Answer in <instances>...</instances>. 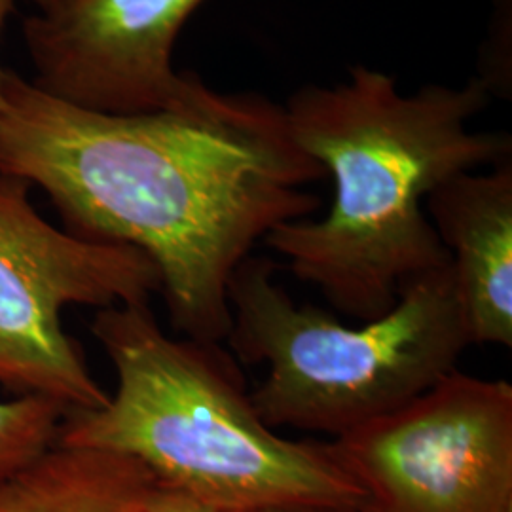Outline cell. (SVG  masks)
<instances>
[{"label": "cell", "instance_id": "cell-1", "mask_svg": "<svg viewBox=\"0 0 512 512\" xmlns=\"http://www.w3.org/2000/svg\"><path fill=\"white\" fill-rule=\"evenodd\" d=\"M0 173L37 186L84 238L141 251L173 325L220 344L228 285L277 226L308 219L323 169L294 143L283 105L215 93L198 109H78L4 71Z\"/></svg>", "mask_w": 512, "mask_h": 512}, {"label": "cell", "instance_id": "cell-2", "mask_svg": "<svg viewBox=\"0 0 512 512\" xmlns=\"http://www.w3.org/2000/svg\"><path fill=\"white\" fill-rule=\"evenodd\" d=\"M490 99L478 76L404 93L366 65L294 92L283 105L294 143L332 177L334 194L321 219L285 222L264 243L342 315H384L406 285L450 264L425 211L429 194L511 156L509 133L471 128Z\"/></svg>", "mask_w": 512, "mask_h": 512}, {"label": "cell", "instance_id": "cell-3", "mask_svg": "<svg viewBox=\"0 0 512 512\" xmlns=\"http://www.w3.org/2000/svg\"><path fill=\"white\" fill-rule=\"evenodd\" d=\"M92 332L116 389L101 408L69 412L55 444L128 456L215 512H359L363 492L329 442L279 437L219 344L165 334L148 302L97 311Z\"/></svg>", "mask_w": 512, "mask_h": 512}, {"label": "cell", "instance_id": "cell-4", "mask_svg": "<svg viewBox=\"0 0 512 512\" xmlns=\"http://www.w3.org/2000/svg\"><path fill=\"white\" fill-rule=\"evenodd\" d=\"M275 268L262 256L239 264L224 340L245 365L268 366L251 401L272 429L338 439L439 384L471 346L450 264L406 285L391 310L357 327L296 304Z\"/></svg>", "mask_w": 512, "mask_h": 512}, {"label": "cell", "instance_id": "cell-5", "mask_svg": "<svg viewBox=\"0 0 512 512\" xmlns=\"http://www.w3.org/2000/svg\"><path fill=\"white\" fill-rule=\"evenodd\" d=\"M29 190L0 173V385L69 412L95 410L109 393L63 327V311L148 302L160 275L133 247L50 224Z\"/></svg>", "mask_w": 512, "mask_h": 512}, {"label": "cell", "instance_id": "cell-6", "mask_svg": "<svg viewBox=\"0 0 512 512\" xmlns=\"http://www.w3.org/2000/svg\"><path fill=\"white\" fill-rule=\"evenodd\" d=\"M359 512H512V385L454 370L329 442Z\"/></svg>", "mask_w": 512, "mask_h": 512}, {"label": "cell", "instance_id": "cell-7", "mask_svg": "<svg viewBox=\"0 0 512 512\" xmlns=\"http://www.w3.org/2000/svg\"><path fill=\"white\" fill-rule=\"evenodd\" d=\"M203 0H55L23 19L35 86L78 109L148 114L215 97L173 67V48Z\"/></svg>", "mask_w": 512, "mask_h": 512}, {"label": "cell", "instance_id": "cell-8", "mask_svg": "<svg viewBox=\"0 0 512 512\" xmlns=\"http://www.w3.org/2000/svg\"><path fill=\"white\" fill-rule=\"evenodd\" d=\"M425 211L450 270L471 344L512 348V165L440 184Z\"/></svg>", "mask_w": 512, "mask_h": 512}, {"label": "cell", "instance_id": "cell-9", "mask_svg": "<svg viewBox=\"0 0 512 512\" xmlns=\"http://www.w3.org/2000/svg\"><path fill=\"white\" fill-rule=\"evenodd\" d=\"M154 482L128 456L54 444L0 482V512H135Z\"/></svg>", "mask_w": 512, "mask_h": 512}, {"label": "cell", "instance_id": "cell-10", "mask_svg": "<svg viewBox=\"0 0 512 512\" xmlns=\"http://www.w3.org/2000/svg\"><path fill=\"white\" fill-rule=\"evenodd\" d=\"M67 414L65 406L40 397L0 401V482L54 446Z\"/></svg>", "mask_w": 512, "mask_h": 512}, {"label": "cell", "instance_id": "cell-11", "mask_svg": "<svg viewBox=\"0 0 512 512\" xmlns=\"http://www.w3.org/2000/svg\"><path fill=\"white\" fill-rule=\"evenodd\" d=\"M135 512H215L203 505L202 501L181 490L169 488L158 480L152 484L145 497L141 499Z\"/></svg>", "mask_w": 512, "mask_h": 512}, {"label": "cell", "instance_id": "cell-12", "mask_svg": "<svg viewBox=\"0 0 512 512\" xmlns=\"http://www.w3.org/2000/svg\"><path fill=\"white\" fill-rule=\"evenodd\" d=\"M238 512H355L344 509H330V507H310V505H289V507H264V509H251V511Z\"/></svg>", "mask_w": 512, "mask_h": 512}, {"label": "cell", "instance_id": "cell-13", "mask_svg": "<svg viewBox=\"0 0 512 512\" xmlns=\"http://www.w3.org/2000/svg\"><path fill=\"white\" fill-rule=\"evenodd\" d=\"M16 0H0V35L6 25V19L10 16ZM4 109V69L0 67V112Z\"/></svg>", "mask_w": 512, "mask_h": 512}, {"label": "cell", "instance_id": "cell-14", "mask_svg": "<svg viewBox=\"0 0 512 512\" xmlns=\"http://www.w3.org/2000/svg\"><path fill=\"white\" fill-rule=\"evenodd\" d=\"M35 6H37L38 10H42V8H48L50 4H54L55 0H31Z\"/></svg>", "mask_w": 512, "mask_h": 512}]
</instances>
